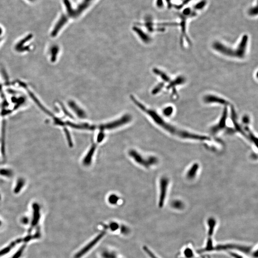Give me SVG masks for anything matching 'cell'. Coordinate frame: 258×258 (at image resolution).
I'll return each instance as SVG.
<instances>
[{"mask_svg": "<svg viewBox=\"0 0 258 258\" xmlns=\"http://www.w3.org/2000/svg\"><path fill=\"white\" fill-rule=\"evenodd\" d=\"M110 228L113 231H116L118 228V224L116 222H112L110 224Z\"/></svg>", "mask_w": 258, "mask_h": 258, "instance_id": "484cf974", "label": "cell"}, {"mask_svg": "<svg viewBox=\"0 0 258 258\" xmlns=\"http://www.w3.org/2000/svg\"><path fill=\"white\" fill-rule=\"evenodd\" d=\"M203 100L204 102L207 104H220L221 105L225 106V107L231 105V104L228 102V101L222 97L213 95H207L206 96L204 97Z\"/></svg>", "mask_w": 258, "mask_h": 258, "instance_id": "ba28073f", "label": "cell"}, {"mask_svg": "<svg viewBox=\"0 0 258 258\" xmlns=\"http://www.w3.org/2000/svg\"><path fill=\"white\" fill-rule=\"evenodd\" d=\"M238 250L240 253H243L247 254H250L252 253V248L249 246L244 245H239L236 244H219L214 247L213 251H225L228 250Z\"/></svg>", "mask_w": 258, "mask_h": 258, "instance_id": "277c9868", "label": "cell"}, {"mask_svg": "<svg viewBox=\"0 0 258 258\" xmlns=\"http://www.w3.org/2000/svg\"><path fill=\"white\" fill-rule=\"evenodd\" d=\"M39 218H40V215H39V207H38L37 205V206L36 205L34 207L33 220L32 223L31 229H32V227L37 225L38 222L39 221Z\"/></svg>", "mask_w": 258, "mask_h": 258, "instance_id": "9a60e30c", "label": "cell"}, {"mask_svg": "<svg viewBox=\"0 0 258 258\" xmlns=\"http://www.w3.org/2000/svg\"><path fill=\"white\" fill-rule=\"evenodd\" d=\"M129 155L137 164L146 168H148L158 163L157 158L155 156H151L145 157L135 150H130L129 152Z\"/></svg>", "mask_w": 258, "mask_h": 258, "instance_id": "3957f363", "label": "cell"}, {"mask_svg": "<svg viewBox=\"0 0 258 258\" xmlns=\"http://www.w3.org/2000/svg\"><path fill=\"white\" fill-rule=\"evenodd\" d=\"M26 246H24L23 245L22 248L18 250V252H17L16 254H15V255L13 256L12 258H19V257H20V256L22 255V254L23 252V250H24V248H25Z\"/></svg>", "mask_w": 258, "mask_h": 258, "instance_id": "7402d4cb", "label": "cell"}, {"mask_svg": "<svg viewBox=\"0 0 258 258\" xmlns=\"http://www.w3.org/2000/svg\"><path fill=\"white\" fill-rule=\"evenodd\" d=\"M191 1V0H184L183 2H182V4L179 6L181 8L182 7L185 5H187V3H188V2H190Z\"/></svg>", "mask_w": 258, "mask_h": 258, "instance_id": "f1b7e54d", "label": "cell"}, {"mask_svg": "<svg viewBox=\"0 0 258 258\" xmlns=\"http://www.w3.org/2000/svg\"><path fill=\"white\" fill-rule=\"evenodd\" d=\"M169 180L166 177H163L160 182V196L159 206L163 207L165 201L167 194V189L168 186Z\"/></svg>", "mask_w": 258, "mask_h": 258, "instance_id": "52a82bcc", "label": "cell"}, {"mask_svg": "<svg viewBox=\"0 0 258 258\" xmlns=\"http://www.w3.org/2000/svg\"><path fill=\"white\" fill-rule=\"evenodd\" d=\"M163 114L166 117L170 116L174 112V108L172 106H168L165 107L163 110Z\"/></svg>", "mask_w": 258, "mask_h": 258, "instance_id": "ac0fdd59", "label": "cell"}, {"mask_svg": "<svg viewBox=\"0 0 258 258\" xmlns=\"http://www.w3.org/2000/svg\"><path fill=\"white\" fill-rule=\"evenodd\" d=\"M228 113V111L227 107V106H225L224 110H223V111L222 115L221 120H219L217 124L212 127V133H217L219 131H221L223 129H224L226 125V122H227L226 120L227 118Z\"/></svg>", "mask_w": 258, "mask_h": 258, "instance_id": "9c48e42d", "label": "cell"}, {"mask_svg": "<svg viewBox=\"0 0 258 258\" xmlns=\"http://www.w3.org/2000/svg\"><path fill=\"white\" fill-rule=\"evenodd\" d=\"M205 5V2L203 1L202 2H198V3H196V5L195 6V8H196V10H201L202 8L204 7V6Z\"/></svg>", "mask_w": 258, "mask_h": 258, "instance_id": "cb8c5ba5", "label": "cell"}, {"mask_svg": "<svg viewBox=\"0 0 258 258\" xmlns=\"http://www.w3.org/2000/svg\"><path fill=\"white\" fill-rule=\"evenodd\" d=\"M103 256L104 258H115V255L112 253H104Z\"/></svg>", "mask_w": 258, "mask_h": 258, "instance_id": "4316f807", "label": "cell"}, {"mask_svg": "<svg viewBox=\"0 0 258 258\" xmlns=\"http://www.w3.org/2000/svg\"><path fill=\"white\" fill-rule=\"evenodd\" d=\"M131 120L132 117L131 116L129 115H125L121 118H118L115 121L100 125L98 127V129L100 131H104L105 130H113L130 122Z\"/></svg>", "mask_w": 258, "mask_h": 258, "instance_id": "5b68a950", "label": "cell"}, {"mask_svg": "<svg viewBox=\"0 0 258 258\" xmlns=\"http://www.w3.org/2000/svg\"><path fill=\"white\" fill-rule=\"evenodd\" d=\"M119 197L116 195L112 194L110 195L108 198V201L111 205H116L119 200Z\"/></svg>", "mask_w": 258, "mask_h": 258, "instance_id": "e0dca14e", "label": "cell"}, {"mask_svg": "<svg viewBox=\"0 0 258 258\" xmlns=\"http://www.w3.org/2000/svg\"><path fill=\"white\" fill-rule=\"evenodd\" d=\"M131 98L133 103L139 109L145 112L157 125L159 126L166 132L172 135L183 139L197 140L198 135L196 133H192L186 130H182L175 126L174 125L166 122L164 118H163V117L160 115L156 111L146 107L143 104L139 102V101H138L134 97L132 96Z\"/></svg>", "mask_w": 258, "mask_h": 258, "instance_id": "6da1fadb", "label": "cell"}, {"mask_svg": "<svg viewBox=\"0 0 258 258\" xmlns=\"http://www.w3.org/2000/svg\"><path fill=\"white\" fill-rule=\"evenodd\" d=\"M1 225V222L0 221V225Z\"/></svg>", "mask_w": 258, "mask_h": 258, "instance_id": "1f68e13d", "label": "cell"}, {"mask_svg": "<svg viewBox=\"0 0 258 258\" xmlns=\"http://www.w3.org/2000/svg\"><path fill=\"white\" fill-rule=\"evenodd\" d=\"M65 136H66L67 140H68L69 145L71 146V147H72L73 146V142H72V139H71V137L70 136L69 132L67 130V129H65Z\"/></svg>", "mask_w": 258, "mask_h": 258, "instance_id": "ffe728a7", "label": "cell"}, {"mask_svg": "<svg viewBox=\"0 0 258 258\" xmlns=\"http://www.w3.org/2000/svg\"><path fill=\"white\" fill-rule=\"evenodd\" d=\"M184 255L187 256V257H189V258H190L191 257L193 256V252L190 249H186L184 252Z\"/></svg>", "mask_w": 258, "mask_h": 258, "instance_id": "d4e9b609", "label": "cell"}, {"mask_svg": "<svg viewBox=\"0 0 258 258\" xmlns=\"http://www.w3.org/2000/svg\"><path fill=\"white\" fill-rule=\"evenodd\" d=\"M0 41H1V39H0Z\"/></svg>", "mask_w": 258, "mask_h": 258, "instance_id": "d6a6232c", "label": "cell"}, {"mask_svg": "<svg viewBox=\"0 0 258 258\" xmlns=\"http://www.w3.org/2000/svg\"><path fill=\"white\" fill-rule=\"evenodd\" d=\"M69 106L71 108V109L74 111L76 115L78 116V117L81 118H84L86 117V114L85 112L83 111L81 108L78 106L75 102L73 101H70L69 103Z\"/></svg>", "mask_w": 258, "mask_h": 258, "instance_id": "4fadbf2b", "label": "cell"}, {"mask_svg": "<svg viewBox=\"0 0 258 258\" xmlns=\"http://www.w3.org/2000/svg\"><path fill=\"white\" fill-rule=\"evenodd\" d=\"M67 125L73 128L78 130H87V131H93L97 128L95 125H90L87 123H75L68 122Z\"/></svg>", "mask_w": 258, "mask_h": 258, "instance_id": "8fae6325", "label": "cell"}, {"mask_svg": "<svg viewBox=\"0 0 258 258\" xmlns=\"http://www.w3.org/2000/svg\"><path fill=\"white\" fill-rule=\"evenodd\" d=\"M29 1H30L32 2L34 1H35V0H29Z\"/></svg>", "mask_w": 258, "mask_h": 258, "instance_id": "4dcf8cb0", "label": "cell"}, {"mask_svg": "<svg viewBox=\"0 0 258 258\" xmlns=\"http://www.w3.org/2000/svg\"><path fill=\"white\" fill-rule=\"evenodd\" d=\"M2 29L0 27V35L2 34Z\"/></svg>", "mask_w": 258, "mask_h": 258, "instance_id": "f546056e", "label": "cell"}, {"mask_svg": "<svg viewBox=\"0 0 258 258\" xmlns=\"http://www.w3.org/2000/svg\"><path fill=\"white\" fill-rule=\"evenodd\" d=\"M105 133H104V131H100L99 133L97 135V143H101L104 140V138L105 137Z\"/></svg>", "mask_w": 258, "mask_h": 258, "instance_id": "d6986e66", "label": "cell"}, {"mask_svg": "<svg viewBox=\"0 0 258 258\" xmlns=\"http://www.w3.org/2000/svg\"><path fill=\"white\" fill-rule=\"evenodd\" d=\"M198 167H199V166L197 164H194V165L192 166L191 168L189 170L187 173V176L188 178H193V177H195L196 175V173L198 171Z\"/></svg>", "mask_w": 258, "mask_h": 258, "instance_id": "2e32d148", "label": "cell"}, {"mask_svg": "<svg viewBox=\"0 0 258 258\" xmlns=\"http://www.w3.org/2000/svg\"><path fill=\"white\" fill-rule=\"evenodd\" d=\"M67 22H68V19L67 17L65 16H62L58 21L55 24V26L54 27L53 30H52L51 32V36L52 37H55L57 36L61 28L63 27Z\"/></svg>", "mask_w": 258, "mask_h": 258, "instance_id": "7c38bea8", "label": "cell"}, {"mask_svg": "<svg viewBox=\"0 0 258 258\" xmlns=\"http://www.w3.org/2000/svg\"><path fill=\"white\" fill-rule=\"evenodd\" d=\"M164 83H160V84H159L157 86H156L155 87V88H154V89L153 90V93L154 94H156L157 93L159 92L160 91H161V90L163 89V88L164 87Z\"/></svg>", "mask_w": 258, "mask_h": 258, "instance_id": "44dd1931", "label": "cell"}, {"mask_svg": "<svg viewBox=\"0 0 258 258\" xmlns=\"http://www.w3.org/2000/svg\"><path fill=\"white\" fill-rule=\"evenodd\" d=\"M143 249H144V251H145V252H146L148 254L149 256L151 257V258H158L157 257H156L155 255H154V254L152 252H151L150 250L147 247H143Z\"/></svg>", "mask_w": 258, "mask_h": 258, "instance_id": "603a6c76", "label": "cell"}, {"mask_svg": "<svg viewBox=\"0 0 258 258\" xmlns=\"http://www.w3.org/2000/svg\"><path fill=\"white\" fill-rule=\"evenodd\" d=\"M248 42V36L245 34L242 36L236 48L228 47L220 42H215L213 44V48L221 54L227 57L243 58L246 56Z\"/></svg>", "mask_w": 258, "mask_h": 258, "instance_id": "7a4b0ae2", "label": "cell"}, {"mask_svg": "<svg viewBox=\"0 0 258 258\" xmlns=\"http://www.w3.org/2000/svg\"><path fill=\"white\" fill-rule=\"evenodd\" d=\"M229 254H231V256L233 257V258H243L242 256H240V255L235 253H230Z\"/></svg>", "mask_w": 258, "mask_h": 258, "instance_id": "83f0119b", "label": "cell"}, {"mask_svg": "<svg viewBox=\"0 0 258 258\" xmlns=\"http://www.w3.org/2000/svg\"><path fill=\"white\" fill-rule=\"evenodd\" d=\"M104 235H105L104 232L101 233L99 235L96 237L95 238L91 240V242L89 243L86 246H85L83 249L80 250V252H78L76 254L75 258H80L84 256L86 253H88L90 249H92L93 247L96 245L97 243L100 242V240L103 238Z\"/></svg>", "mask_w": 258, "mask_h": 258, "instance_id": "8992f818", "label": "cell"}, {"mask_svg": "<svg viewBox=\"0 0 258 258\" xmlns=\"http://www.w3.org/2000/svg\"><path fill=\"white\" fill-rule=\"evenodd\" d=\"M21 239H19L16 240L15 242H12V243L9 246H8V247H7L6 248H5L3 249H2V250L0 251V256L5 255V254L9 253V252H10V250H11L12 249L13 247H14V246H16V244L19 243H20V242H21Z\"/></svg>", "mask_w": 258, "mask_h": 258, "instance_id": "5bb4252c", "label": "cell"}, {"mask_svg": "<svg viewBox=\"0 0 258 258\" xmlns=\"http://www.w3.org/2000/svg\"><path fill=\"white\" fill-rule=\"evenodd\" d=\"M97 143H92L88 153L84 157L83 161H82V163L85 166H88L91 164L93 156H94L96 149L97 148Z\"/></svg>", "mask_w": 258, "mask_h": 258, "instance_id": "30bf717a", "label": "cell"}]
</instances>
